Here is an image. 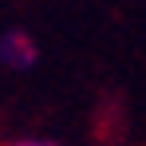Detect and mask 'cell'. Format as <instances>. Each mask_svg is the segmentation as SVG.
I'll list each match as a JSON object with an SVG mask.
<instances>
[{"label":"cell","mask_w":146,"mask_h":146,"mask_svg":"<svg viewBox=\"0 0 146 146\" xmlns=\"http://www.w3.org/2000/svg\"><path fill=\"white\" fill-rule=\"evenodd\" d=\"M36 59H40V48H36V36L32 32H24V28L0 32V63L8 71H28Z\"/></svg>","instance_id":"obj_1"},{"label":"cell","mask_w":146,"mask_h":146,"mask_svg":"<svg viewBox=\"0 0 146 146\" xmlns=\"http://www.w3.org/2000/svg\"><path fill=\"white\" fill-rule=\"evenodd\" d=\"M8 146H55V142H48V138H16V142H8Z\"/></svg>","instance_id":"obj_2"}]
</instances>
